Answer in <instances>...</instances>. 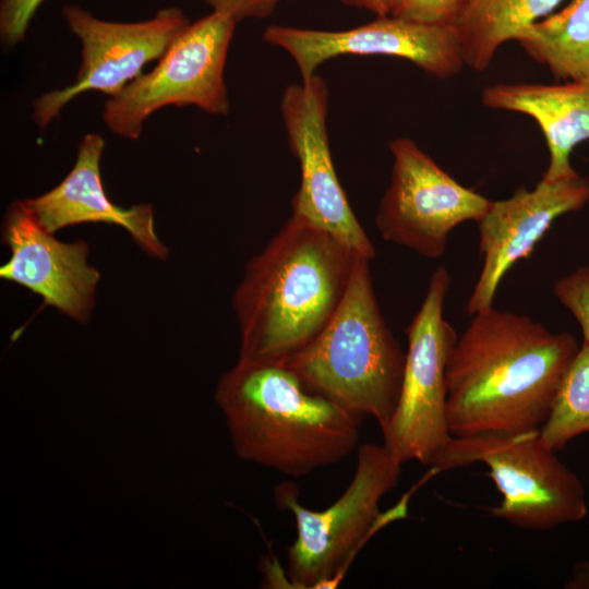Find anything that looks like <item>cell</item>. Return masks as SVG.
Masks as SVG:
<instances>
[{
  "label": "cell",
  "instance_id": "ac0fdd59",
  "mask_svg": "<svg viewBox=\"0 0 589 589\" xmlns=\"http://www.w3.org/2000/svg\"><path fill=\"white\" fill-rule=\"evenodd\" d=\"M515 40L556 79H589V0H572L561 11L526 26Z\"/></svg>",
  "mask_w": 589,
  "mask_h": 589
},
{
  "label": "cell",
  "instance_id": "9a60e30c",
  "mask_svg": "<svg viewBox=\"0 0 589 589\" xmlns=\"http://www.w3.org/2000/svg\"><path fill=\"white\" fill-rule=\"evenodd\" d=\"M104 148L101 135L86 134L69 175L47 193L25 200L26 204L51 233L82 223L111 224L125 229L147 254L165 260L168 249L156 233L153 206L124 208L106 194L100 176Z\"/></svg>",
  "mask_w": 589,
  "mask_h": 589
},
{
  "label": "cell",
  "instance_id": "cb8c5ba5",
  "mask_svg": "<svg viewBox=\"0 0 589 589\" xmlns=\"http://www.w3.org/2000/svg\"><path fill=\"white\" fill-rule=\"evenodd\" d=\"M338 1L348 7L368 10L374 13L376 16L392 15L394 8L397 3V0H338Z\"/></svg>",
  "mask_w": 589,
  "mask_h": 589
},
{
  "label": "cell",
  "instance_id": "5bb4252c",
  "mask_svg": "<svg viewBox=\"0 0 589 589\" xmlns=\"http://www.w3.org/2000/svg\"><path fill=\"white\" fill-rule=\"evenodd\" d=\"M3 229L11 256L0 267L1 278L29 289L79 322L88 321L100 275L87 263V243L57 240L25 201L9 207Z\"/></svg>",
  "mask_w": 589,
  "mask_h": 589
},
{
  "label": "cell",
  "instance_id": "44dd1931",
  "mask_svg": "<svg viewBox=\"0 0 589 589\" xmlns=\"http://www.w3.org/2000/svg\"><path fill=\"white\" fill-rule=\"evenodd\" d=\"M467 0H397L392 15L425 24H453Z\"/></svg>",
  "mask_w": 589,
  "mask_h": 589
},
{
  "label": "cell",
  "instance_id": "52a82bcc",
  "mask_svg": "<svg viewBox=\"0 0 589 589\" xmlns=\"http://www.w3.org/2000/svg\"><path fill=\"white\" fill-rule=\"evenodd\" d=\"M450 277L441 266L406 327L408 347L397 406L381 428L388 452L402 465L432 466L452 440L447 422V369L458 340L444 316Z\"/></svg>",
  "mask_w": 589,
  "mask_h": 589
},
{
  "label": "cell",
  "instance_id": "277c9868",
  "mask_svg": "<svg viewBox=\"0 0 589 589\" xmlns=\"http://www.w3.org/2000/svg\"><path fill=\"white\" fill-rule=\"evenodd\" d=\"M370 262L358 257L347 291L323 330L284 364L311 393L382 426L401 389L406 352L381 311Z\"/></svg>",
  "mask_w": 589,
  "mask_h": 589
},
{
  "label": "cell",
  "instance_id": "d6986e66",
  "mask_svg": "<svg viewBox=\"0 0 589 589\" xmlns=\"http://www.w3.org/2000/svg\"><path fill=\"white\" fill-rule=\"evenodd\" d=\"M586 432H589V344L582 342L563 377L539 435L545 446L556 452Z\"/></svg>",
  "mask_w": 589,
  "mask_h": 589
},
{
  "label": "cell",
  "instance_id": "4fadbf2b",
  "mask_svg": "<svg viewBox=\"0 0 589 589\" xmlns=\"http://www.w3.org/2000/svg\"><path fill=\"white\" fill-rule=\"evenodd\" d=\"M589 202V180L578 173L555 182L540 180L531 191L521 185L502 201H492L477 223L482 268L466 305L473 315L493 305L506 273L533 251L553 221Z\"/></svg>",
  "mask_w": 589,
  "mask_h": 589
},
{
  "label": "cell",
  "instance_id": "ba28073f",
  "mask_svg": "<svg viewBox=\"0 0 589 589\" xmlns=\"http://www.w3.org/2000/svg\"><path fill=\"white\" fill-rule=\"evenodd\" d=\"M237 21L213 11L190 23L148 73L131 81L106 101L103 120L113 134L136 140L144 121L166 106H195L227 116L229 99L224 79Z\"/></svg>",
  "mask_w": 589,
  "mask_h": 589
},
{
  "label": "cell",
  "instance_id": "6da1fadb",
  "mask_svg": "<svg viewBox=\"0 0 589 589\" xmlns=\"http://www.w3.org/2000/svg\"><path fill=\"white\" fill-rule=\"evenodd\" d=\"M471 316L447 369L452 436L539 431L579 349L576 339L494 305Z\"/></svg>",
  "mask_w": 589,
  "mask_h": 589
},
{
  "label": "cell",
  "instance_id": "2e32d148",
  "mask_svg": "<svg viewBox=\"0 0 589 589\" xmlns=\"http://www.w3.org/2000/svg\"><path fill=\"white\" fill-rule=\"evenodd\" d=\"M482 103L536 120L550 155L542 180L555 182L577 175L569 157L575 146L589 140V79L552 85L494 84L483 89Z\"/></svg>",
  "mask_w": 589,
  "mask_h": 589
},
{
  "label": "cell",
  "instance_id": "7402d4cb",
  "mask_svg": "<svg viewBox=\"0 0 589 589\" xmlns=\"http://www.w3.org/2000/svg\"><path fill=\"white\" fill-rule=\"evenodd\" d=\"M45 0H1L0 37L5 48L22 41L37 10Z\"/></svg>",
  "mask_w": 589,
  "mask_h": 589
},
{
  "label": "cell",
  "instance_id": "5b68a950",
  "mask_svg": "<svg viewBox=\"0 0 589 589\" xmlns=\"http://www.w3.org/2000/svg\"><path fill=\"white\" fill-rule=\"evenodd\" d=\"M353 477L339 498L323 510L298 501L296 486L276 488L279 508L291 512L297 538L287 550L288 576L299 588H334L358 550L383 524L382 497L395 489L401 464L384 445L364 444Z\"/></svg>",
  "mask_w": 589,
  "mask_h": 589
},
{
  "label": "cell",
  "instance_id": "603a6c76",
  "mask_svg": "<svg viewBox=\"0 0 589 589\" xmlns=\"http://www.w3.org/2000/svg\"><path fill=\"white\" fill-rule=\"evenodd\" d=\"M217 11L231 16L237 22L247 19H264L273 14L276 8L289 0H202Z\"/></svg>",
  "mask_w": 589,
  "mask_h": 589
},
{
  "label": "cell",
  "instance_id": "7c38bea8",
  "mask_svg": "<svg viewBox=\"0 0 589 589\" xmlns=\"http://www.w3.org/2000/svg\"><path fill=\"white\" fill-rule=\"evenodd\" d=\"M263 40L292 58L301 80L312 77L324 62L344 55L406 59L438 79L458 74L465 64L452 24H425L394 15L341 31L271 25Z\"/></svg>",
  "mask_w": 589,
  "mask_h": 589
},
{
  "label": "cell",
  "instance_id": "e0dca14e",
  "mask_svg": "<svg viewBox=\"0 0 589 589\" xmlns=\"http://www.w3.org/2000/svg\"><path fill=\"white\" fill-rule=\"evenodd\" d=\"M563 0H467L453 26L465 64L485 70L496 50L515 39L526 26L539 21Z\"/></svg>",
  "mask_w": 589,
  "mask_h": 589
},
{
  "label": "cell",
  "instance_id": "30bf717a",
  "mask_svg": "<svg viewBox=\"0 0 589 589\" xmlns=\"http://www.w3.org/2000/svg\"><path fill=\"white\" fill-rule=\"evenodd\" d=\"M62 15L81 43L82 62L72 84L34 100L33 118L40 130L80 94L89 91L109 97L119 94L142 74L146 63L160 59L191 23L176 7L161 9L154 17L140 22L100 20L77 4L64 5Z\"/></svg>",
  "mask_w": 589,
  "mask_h": 589
},
{
  "label": "cell",
  "instance_id": "7a4b0ae2",
  "mask_svg": "<svg viewBox=\"0 0 589 589\" xmlns=\"http://www.w3.org/2000/svg\"><path fill=\"white\" fill-rule=\"evenodd\" d=\"M358 257L329 233L290 216L248 261L235 290L238 362L284 363L311 342L338 309Z\"/></svg>",
  "mask_w": 589,
  "mask_h": 589
},
{
  "label": "cell",
  "instance_id": "ffe728a7",
  "mask_svg": "<svg viewBox=\"0 0 589 589\" xmlns=\"http://www.w3.org/2000/svg\"><path fill=\"white\" fill-rule=\"evenodd\" d=\"M554 294L579 323L582 342L589 344V266L557 280Z\"/></svg>",
  "mask_w": 589,
  "mask_h": 589
},
{
  "label": "cell",
  "instance_id": "3957f363",
  "mask_svg": "<svg viewBox=\"0 0 589 589\" xmlns=\"http://www.w3.org/2000/svg\"><path fill=\"white\" fill-rule=\"evenodd\" d=\"M237 456L299 478L338 464L359 441L360 418L308 390L284 363H240L214 395Z\"/></svg>",
  "mask_w": 589,
  "mask_h": 589
},
{
  "label": "cell",
  "instance_id": "9c48e42d",
  "mask_svg": "<svg viewBox=\"0 0 589 589\" xmlns=\"http://www.w3.org/2000/svg\"><path fill=\"white\" fill-rule=\"evenodd\" d=\"M389 149L390 183L375 226L384 240L437 259L450 231L466 221L478 223L492 201L458 183L411 139H395Z\"/></svg>",
  "mask_w": 589,
  "mask_h": 589
},
{
  "label": "cell",
  "instance_id": "8992f818",
  "mask_svg": "<svg viewBox=\"0 0 589 589\" xmlns=\"http://www.w3.org/2000/svg\"><path fill=\"white\" fill-rule=\"evenodd\" d=\"M482 462L501 492L492 516L529 530H549L588 513L579 478L543 444L539 431L452 437L432 465L447 471Z\"/></svg>",
  "mask_w": 589,
  "mask_h": 589
},
{
  "label": "cell",
  "instance_id": "8fae6325",
  "mask_svg": "<svg viewBox=\"0 0 589 589\" xmlns=\"http://www.w3.org/2000/svg\"><path fill=\"white\" fill-rule=\"evenodd\" d=\"M328 98L327 84L317 74L289 84L283 93L281 118L301 173L291 217L329 233L356 255L372 261L375 247L352 212L333 163L326 124Z\"/></svg>",
  "mask_w": 589,
  "mask_h": 589
}]
</instances>
